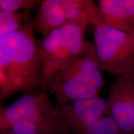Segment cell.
Segmentation results:
<instances>
[{
	"mask_svg": "<svg viewBox=\"0 0 134 134\" xmlns=\"http://www.w3.org/2000/svg\"><path fill=\"white\" fill-rule=\"evenodd\" d=\"M61 134H122L114 121L108 116L96 121L72 129Z\"/></svg>",
	"mask_w": 134,
	"mask_h": 134,
	"instance_id": "obj_12",
	"label": "cell"
},
{
	"mask_svg": "<svg viewBox=\"0 0 134 134\" xmlns=\"http://www.w3.org/2000/svg\"><path fill=\"white\" fill-rule=\"evenodd\" d=\"M29 11L23 13L0 10V37L23 29L29 21Z\"/></svg>",
	"mask_w": 134,
	"mask_h": 134,
	"instance_id": "obj_13",
	"label": "cell"
},
{
	"mask_svg": "<svg viewBox=\"0 0 134 134\" xmlns=\"http://www.w3.org/2000/svg\"><path fill=\"white\" fill-rule=\"evenodd\" d=\"M132 74H133V80H134V67H133V69H132Z\"/></svg>",
	"mask_w": 134,
	"mask_h": 134,
	"instance_id": "obj_17",
	"label": "cell"
},
{
	"mask_svg": "<svg viewBox=\"0 0 134 134\" xmlns=\"http://www.w3.org/2000/svg\"><path fill=\"white\" fill-rule=\"evenodd\" d=\"M67 21L86 29L97 19V7L90 0H63Z\"/></svg>",
	"mask_w": 134,
	"mask_h": 134,
	"instance_id": "obj_11",
	"label": "cell"
},
{
	"mask_svg": "<svg viewBox=\"0 0 134 134\" xmlns=\"http://www.w3.org/2000/svg\"><path fill=\"white\" fill-rule=\"evenodd\" d=\"M55 109L59 122L58 134L109 115L106 99L100 97L56 105Z\"/></svg>",
	"mask_w": 134,
	"mask_h": 134,
	"instance_id": "obj_5",
	"label": "cell"
},
{
	"mask_svg": "<svg viewBox=\"0 0 134 134\" xmlns=\"http://www.w3.org/2000/svg\"><path fill=\"white\" fill-rule=\"evenodd\" d=\"M94 46L100 65L112 75H125L134 67V33L93 23Z\"/></svg>",
	"mask_w": 134,
	"mask_h": 134,
	"instance_id": "obj_4",
	"label": "cell"
},
{
	"mask_svg": "<svg viewBox=\"0 0 134 134\" xmlns=\"http://www.w3.org/2000/svg\"><path fill=\"white\" fill-rule=\"evenodd\" d=\"M86 29L73 23H65L49 35L37 39L43 70V90L47 92L51 77L81 52ZM48 93V92H47Z\"/></svg>",
	"mask_w": 134,
	"mask_h": 134,
	"instance_id": "obj_3",
	"label": "cell"
},
{
	"mask_svg": "<svg viewBox=\"0 0 134 134\" xmlns=\"http://www.w3.org/2000/svg\"><path fill=\"white\" fill-rule=\"evenodd\" d=\"M43 70L31 21L0 37V99L43 90Z\"/></svg>",
	"mask_w": 134,
	"mask_h": 134,
	"instance_id": "obj_1",
	"label": "cell"
},
{
	"mask_svg": "<svg viewBox=\"0 0 134 134\" xmlns=\"http://www.w3.org/2000/svg\"><path fill=\"white\" fill-rule=\"evenodd\" d=\"M132 70L122 75L109 86L106 100L109 116L122 134H134V114L130 98Z\"/></svg>",
	"mask_w": 134,
	"mask_h": 134,
	"instance_id": "obj_7",
	"label": "cell"
},
{
	"mask_svg": "<svg viewBox=\"0 0 134 134\" xmlns=\"http://www.w3.org/2000/svg\"><path fill=\"white\" fill-rule=\"evenodd\" d=\"M49 93L41 91L26 94L11 105L0 108V130H9L17 122L32 119L55 110Z\"/></svg>",
	"mask_w": 134,
	"mask_h": 134,
	"instance_id": "obj_6",
	"label": "cell"
},
{
	"mask_svg": "<svg viewBox=\"0 0 134 134\" xmlns=\"http://www.w3.org/2000/svg\"><path fill=\"white\" fill-rule=\"evenodd\" d=\"M68 23L63 0L42 1L36 16L31 21L34 32L43 37Z\"/></svg>",
	"mask_w": 134,
	"mask_h": 134,
	"instance_id": "obj_9",
	"label": "cell"
},
{
	"mask_svg": "<svg viewBox=\"0 0 134 134\" xmlns=\"http://www.w3.org/2000/svg\"><path fill=\"white\" fill-rule=\"evenodd\" d=\"M132 79L130 84V98H131V101L133 106V114H134V80L133 78V74H132Z\"/></svg>",
	"mask_w": 134,
	"mask_h": 134,
	"instance_id": "obj_15",
	"label": "cell"
},
{
	"mask_svg": "<svg viewBox=\"0 0 134 134\" xmlns=\"http://www.w3.org/2000/svg\"><path fill=\"white\" fill-rule=\"evenodd\" d=\"M97 20L120 31L134 33V0H99Z\"/></svg>",
	"mask_w": 134,
	"mask_h": 134,
	"instance_id": "obj_8",
	"label": "cell"
},
{
	"mask_svg": "<svg viewBox=\"0 0 134 134\" xmlns=\"http://www.w3.org/2000/svg\"><path fill=\"white\" fill-rule=\"evenodd\" d=\"M41 1L34 0H0V10L17 12L19 9H24L25 11H30L35 5L38 3H41Z\"/></svg>",
	"mask_w": 134,
	"mask_h": 134,
	"instance_id": "obj_14",
	"label": "cell"
},
{
	"mask_svg": "<svg viewBox=\"0 0 134 134\" xmlns=\"http://www.w3.org/2000/svg\"><path fill=\"white\" fill-rule=\"evenodd\" d=\"M9 130L15 134H58L59 122L55 109L32 119L17 122Z\"/></svg>",
	"mask_w": 134,
	"mask_h": 134,
	"instance_id": "obj_10",
	"label": "cell"
},
{
	"mask_svg": "<svg viewBox=\"0 0 134 134\" xmlns=\"http://www.w3.org/2000/svg\"><path fill=\"white\" fill-rule=\"evenodd\" d=\"M0 134H15L10 130H1Z\"/></svg>",
	"mask_w": 134,
	"mask_h": 134,
	"instance_id": "obj_16",
	"label": "cell"
},
{
	"mask_svg": "<svg viewBox=\"0 0 134 134\" xmlns=\"http://www.w3.org/2000/svg\"><path fill=\"white\" fill-rule=\"evenodd\" d=\"M104 72L94 44L86 42L81 52L51 77L47 92L55 96L57 105L99 97L105 84Z\"/></svg>",
	"mask_w": 134,
	"mask_h": 134,
	"instance_id": "obj_2",
	"label": "cell"
}]
</instances>
